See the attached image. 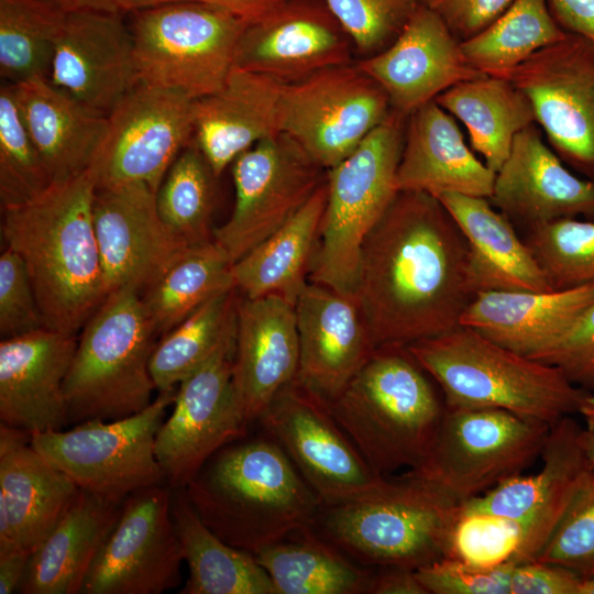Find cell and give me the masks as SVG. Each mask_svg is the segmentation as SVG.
I'll return each mask as SVG.
<instances>
[{"instance_id":"obj_1","label":"cell","mask_w":594,"mask_h":594,"mask_svg":"<svg viewBox=\"0 0 594 594\" xmlns=\"http://www.w3.org/2000/svg\"><path fill=\"white\" fill-rule=\"evenodd\" d=\"M354 295L376 348L461 326L475 295L469 245L437 197L398 191L362 244Z\"/></svg>"},{"instance_id":"obj_2","label":"cell","mask_w":594,"mask_h":594,"mask_svg":"<svg viewBox=\"0 0 594 594\" xmlns=\"http://www.w3.org/2000/svg\"><path fill=\"white\" fill-rule=\"evenodd\" d=\"M97 160L23 205L2 208L7 248L24 262L47 329L76 334L107 298L94 224Z\"/></svg>"},{"instance_id":"obj_3","label":"cell","mask_w":594,"mask_h":594,"mask_svg":"<svg viewBox=\"0 0 594 594\" xmlns=\"http://www.w3.org/2000/svg\"><path fill=\"white\" fill-rule=\"evenodd\" d=\"M185 490L207 527L252 554L311 526L321 506L266 432L220 449Z\"/></svg>"},{"instance_id":"obj_4","label":"cell","mask_w":594,"mask_h":594,"mask_svg":"<svg viewBox=\"0 0 594 594\" xmlns=\"http://www.w3.org/2000/svg\"><path fill=\"white\" fill-rule=\"evenodd\" d=\"M429 374L405 344L377 346L329 408L381 475L427 461L443 414Z\"/></svg>"},{"instance_id":"obj_5","label":"cell","mask_w":594,"mask_h":594,"mask_svg":"<svg viewBox=\"0 0 594 594\" xmlns=\"http://www.w3.org/2000/svg\"><path fill=\"white\" fill-rule=\"evenodd\" d=\"M446 406L496 408L552 425L579 413L588 391L557 367L508 350L471 328L407 345Z\"/></svg>"},{"instance_id":"obj_6","label":"cell","mask_w":594,"mask_h":594,"mask_svg":"<svg viewBox=\"0 0 594 594\" xmlns=\"http://www.w3.org/2000/svg\"><path fill=\"white\" fill-rule=\"evenodd\" d=\"M460 504L407 471L371 494L320 506L311 528L362 565L416 571L444 558Z\"/></svg>"},{"instance_id":"obj_7","label":"cell","mask_w":594,"mask_h":594,"mask_svg":"<svg viewBox=\"0 0 594 594\" xmlns=\"http://www.w3.org/2000/svg\"><path fill=\"white\" fill-rule=\"evenodd\" d=\"M156 334L138 290L107 296L82 327L65 378L70 424L120 419L154 400L150 360Z\"/></svg>"},{"instance_id":"obj_8","label":"cell","mask_w":594,"mask_h":594,"mask_svg":"<svg viewBox=\"0 0 594 594\" xmlns=\"http://www.w3.org/2000/svg\"><path fill=\"white\" fill-rule=\"evenodd\" d=\"M406 120L392 110L348 157L327 170V204L310 282L355 294L362 244L398 194Z\"/></svg>"},{"instance_id":"obj_9","label":"cell","mask_w":594,"mask_h":594,"mask_svg":"<svg viewBox=\"0 0 594 594\" xmlns=\"http://www.w3.org/2000/svg\"><path fill=\"white\" fill-rule=\"evenodd\" d=\"M132 13L138 85L193 100L223 86L249 24L226 8L195 1L167 2Z\"/></svg>"},{"instance_id":"obj_10","label":"cell","mask_w":594,"mask_h":594,"mask_svg":"<svg viewBox=\"0 0 594 594\" xmlns=\"http://www.w3.org/2000/svg\"><path fill=\"white\" fill-rule=\"evenodd\" d=\"M176 392H160L146 408L120 419H90L69 430L32 433L31 443L78 488L123 503L139 490L166 483L155 438Z\"/></svg>"},{"instance_id":"obj_11","label":"cell","mask_w":594,"mask_h":594,"mask_svg":"<svg viewBox=\"0 0 594 594\" xmlns=\"http://www.w3.org/2000/svg\"><path fill=\"white\" fill-rule=\"evenodd\" d=\"M550 426L503 409L446 406L427 461L410 472L462 503L528 468Z\"/></svg>"},{"instance_id":"obj_12","label":"cell","mask_w":594,"mask_h":594,"mask_svg":"<svg viewBox=\"0 0 594 594\" xmlns=\"http://www.w3.org/2000/svg\"><path fill=\"white\" fill-rule=\"evenodd\" d=\"M257 421L282 447L321 506L360 498L388 480L366 462L328 402L297 378L276 395Z\"/></svg>"},{"instance_id":"obj_13","label":"cell","mask_w":594,"mask_h":594,"mask_svg":"<svg viewBox=\"0 0 594 594\" xmlns=\"http://www.w3.org/2000/svg\"><path fill=\"white\" fill-rule=\"evenodd\" d=\"M391 111L383 88L356 63H349L284 84L280 132L328 170L348 157Z\"/></svg>"},{"instance_id":"obj_14","label":"cell","mask_w":594,"mask_h":594,"mask_svg":"<svg viewBox=\"0 0 594 594\" xmlns=\"http://www.w3.org/2000/svg\"><path fill=\"white\" fill-rule=\"evenodd\" d=\"M530 100L563 163L594 180V40L568 33L498 75Z\"/></svg>"},{"instance_id":"obj_15","label":"cell","mask_w":594,"mask_h":594,"mask_svg":"<svg viewBox=\"0 0 594 594\" xmlns=\"http://www.w3.org/2000/svg\"><path fill=\"white\" fill-rule=\"evenodd\" d=\"M322 169L285 133L257 142L232 163L234 206L215 242L237 262L301 209L324 182Z\"/></svg>"},{"instance_id":"obj_16","label":"cell","mask_w":594,"mask_h":594,"mask_svg":"<svg viewBox=\"0 0 594 594\" xmlns=\"http://www.w3.org/2000/svg\"><path fill=\"white\" fill-rule=\"evenodd\" d=\"M167 483L129 495L80 594H161L182 582L184 561Z\"/></svg>"},{"instance_id":"obj_17","label":"cell","mask_w":594,"mask_h":594,"mask_svg":"<svg viewBox=\"0 0 594 594\" xmlns=\"http://www.w3.org/2000/svg\"><path fill=\"white\" fill-rule=\"evenodd\" d=\"M234 349L235 336L178 385L157 431L155 454L172 488L186 487L216 452L246 436L250 424L232 384Z\"/></svg>"},{"instance_id":"obj_18","label":"cell","mask_w":594,"mask_h":594,"mask_svg":"<svg viewBox=\"0 0 594 594\" xmlns=\"http://www.w3.org/2000/svg\"><path fill=\"white\" fill-rule=\"evenodd\" d=\"M194 101L140 84L131 89L108 114V133L96 158L98 187L144 183L157 193L194 140Z\"/></svg>"},{"instance_id":"obj_19","label":"cell","mask_w":594,"mask_h":594,"mask_svg":"<svg viewBox=\"0 0 594 594\" xmlns=\"http://www.w3.org/2000/svg\"><path fill=\"white\" fill-rule=\"evenodd\" d=\"M156 194L144 183L97 187L94 224L108 294L143 293L190 246L161 218Z\"/></svg>"},{"instance_id":"obj_20","label":"cell","mask_w":594,"mask_h":594,"mask_svg":"<svg viewBox=\"0 0 594 594\" xmlns=\"http://www.w3.org/2000/svg\"><path fill=\"white\" fill-rule=\"evenodd\" d=\"M581 432L570 416L559 419L550 426L538 472L514 475L461 503L465 508L509 518L520 526L522 547L518 563L535 560L591 468Z\"/></svg>"},{"instance_id":"obj_21","label":"cell","mask_w":594,"mask_h":594,"mask_svg":"<svg viewBox=\"0 0 594 594\" xmlns=\"http://www.w3.org/2000/svg\"><path fill=\"white\" fill-rule=\"evenodd\" d=\"M353 48L324 0H286L245 26L233 66L289 84L352 63Z\"/></svg>"},{"instance_id":"obj_22","label":"cell","mask_w":594,"mask_h":594,"mask_svg":"<svg viewBox=\"0 0 594 594\" xmlns=\"http://www.w3.org/2000/svg\"><path fill=\"white\" fill-rule=\"evenodd\" d=\"M356 64L406 119L447 89L486 75L468 62L461 41L441 18L421 4L386 48Z\"/></svg>"},{"instance_id":"obj_23","label":"cell","mask_w":594,"mask_h":594,"mask_svg":"<svg viewBox=\"0 0 594 594\" xmlns=\"http://www.w3.org/2000/svg\"><path fill=\"white\" fill-rule=\"evenodd\" d=\"M122 12H68L48 80L105 114L138 85L133 38Z\"/></svg>"},{"instance_id":"obj_24","label":"cell","mask_w":594,"mask_h":594,"mask_svg":"<svg viewBox=\"0 0 594 594\" xmlns=\"http://www.w3.org/2000/svg\"><path fill=\"white\" fill-rule=\"evenodd\" d=\"M297 380L326 400L339 396L376 346L354 295L308 282L295 302Z\"/></svg>"},{"instance_id":"obj_25","label":"cell","mask_w":594,"mask_h":594,"mask_svg":"<svg viewBox=\"0 0 594 594\" xmlns=\"http://www.w3.org/2000/svg\"><path fill=\"white\" fill-rule=\"evenodd\" d=\"M490 201L525 229L562 218L594 220V180L573 174L534 123L516 135Z\"/></svg>"},{"instance_id":"obj_26","label":"cell","mask_w":594,"mask_h":594,"mask_svg":"<svg viewBox=\"0 0 594 594\" xmlns=\"http://www.w3.org/2000/svg\"><path fill=\"white\" fill-rule=\"evenodd\" d=\"M78 338L47 328L1 339L0 421L30 435L70 424L64 393Z\"/></svg>"},{"instance_id":"obj_27","label":"cell","mask_w":594,"mask_h":594,"mask_svg":"<svg viewBox=\"0 0 594 594\" xmlns=\"http://www.w3.org/2000/svg\"><path fill=\"white\" fill-rule=\"evenodd\" d=\"M298 367L295 306L276 295L237 300L232 384L249 424L297 377Z\"/></svg>"},{"instance_id":"obj_28","label":"cell","mask_w":594,"mask_h":594,"mask_svg":"<svg viewBox=\"0 0 594 594\" xmlns=\"http://www.w3.org/2000/svg\"><path fill=\"white\" fill-rule=\"evenodd\" d=\"M284 82L234 67L216 92L194 101V142L218 177L243 152L280 133Z\"/></svg>"},{"instance_id":"obj_29","label":"cell","mask_w":594,"mask_h":594,"mask_svg":"<svg viewBox=\"0 0 594 594\" xmlns=\"http://www.w3.org/2000/svg\"><path fill=\"white\" fill-rule=\"evenodd\" d=\"M496 173L466 145L454 117L435 100L406 120L396 172L398 191L455 193L488 198Z\"/></svg>"},{"instance_id":"obj_30","label":"cell","mask_w":594,"mask_h":594,"mask_svg":"<svg viewBox=\"0 0 594 594\" xmlns=\"http://www.w3.org/2000/svg\"><path fill=\"white\" fill-rule=\"evenodd\" d=\"M594 300V283L566 290L477 292L461 326L531 358L564 336Z\"/></svg>"},{"instance_id":"obj_31","label":"cell","mask_w":594,"mask_h":594,"mask_svg":"<svg viewBox=\"0 0 594 594\" xmlns=\"http://www.w3.org/2000/svg\"><path fill=\"white\" fill-rule=\"evenodd\" d=\"M12 88L52 183L74 177L95 162L108 133L107 114L54 86L48 78L34 77Z\"/></svg>"},{"instance_id":"obj_32","label":"cell","mask_w":594,"mask_h":594,"mask_svg":"<svg viewBox=\"0 0 594 594\" xmlns=\"http://www.w3.org/2000/svg\"><path fill=\"white\" fill-rule=\"evenodd\" d=\"M79 488L31 443V435L0 424V499L19 549L34 551L68 510Z\"/></svg>"},{"instance_id":"obj_33","label":"cell","mask_w":594,"mask_h":594,"mask_svg":"<svg viewBox=\"0 0 594 594\" xmlns=\"http://www.w3.org/2000/svg\"><path fill=\"white\" fill-rule=\"evenodd\" d=\"M469 245V278L485 290H553L514 223L488 198L443 193L436 196Z\"/></svg>"},{"instance_id":"obj_34","label":"cell","mask_w":594,"mask_h":594,"mask_svg":"<svg viewBox=\"0 0 594 594\" xmlns=\"http://www.w3.org/2000/svg\"><path fill=\"white\" fill-rule=\"evenodd\" d=\"M122 504L79 488L66 514L32 552L18 593L80 594Z\"/></svg>"},{"instance_id":"obj_35","label":"cell","mask_w":594,"mask_h":594,"mask_svg":"<svg viewBox=\"0 0 594 594\" xmlns=\"http://www.w3.org/2000/svg\"><path fill=\"white\" fill-rule=\"evenodd\" d=\"M327 196L324 179L285 224L233 263L235 289L251 299L276 295L295 306L308 283Z\"/></svg>"},{"instance_id":"obj_36","label":"cell","mask_w":594,"mask_h":594,"mask_svg":"<svg viewBox=\"0 0 594 594\" xmlns=\"http://www.w3.org/2000/svg\"><path fill=\"white\" fill-rule=\"evenodd\" d=\"M172 517L189 573L179 594H276L255 556L230 546L207 527L185 487L173 488Z\"/></svg>"},{"instance_id":"obj_37","label":"cell","mask_w":594,"mask_h":594,"mask_svg":"<svg viewBox=\"0 0 594 594\" xmlns=\"http://www.w3.org/2000/svg\"><path fill=\"white\" fill-rule=\"evenodd\" d=\"M435 101L466 127L472 150L495 173L508 157L516 135L536 123L528 97L499 76L462 81Z\"/></svg>"},{"instance_id":"obj_38","label":"cell","mask_w":594,"mask_h":594,"mask_svg":"<svg viewBox=\"0 0 594 594\" xmlns=\"http://www.w3.org/2000/svg\"><path fill=\"white\" fill-rule=\"evenodd\" d=\"M254 556L271 576L276 594H369L374 573L311 526Z\"/></svg>"},{"instance_id":"obj_39","label":"cell","mask_w":594,"mask_h":594,"mask_svg":"<svg viewBox=\"0 0 594 594\" xmlns=\"http://www.w3.org/2000/svg\"><path fill=\"white\" fill-rule=\"evenodd\" d=\"M232 265L215 240L188 246L141 296L157 334L215 296L235 289Z\"/></svg>"},{"instance_id":"obj_40","label":"cell","mask_w":594,"mask_h":594,"mask_svg":"<svg viewBox=\"0 0 594 594\" xmlns=\"http://www.w3.org/2000/svg\"><path fill=\"white\" fill-rule=\"evenodd\" d=\"M234 290L215 296L163 334L150 360V372L158 392L176 388L235 336Z\"/></svg>"},{"instance_id":"obj_41","label":"cell","mask_w":594,"mask_h":594,"mask_svg":"<svg viewBox=\"0 0 594 594\" xmlns=\"http://www.w3.org/2000/svg\"><path fill=\"white\" fill-rule=\"evenodd\" d=\"M565 34L554 20L548 0H514L492 24L461 42V46L474 68L498 75Z\"/></svg>"},{"instance_id":"obj_42","label":"cell","mask_w":594,"mask_h":594,"mask_svg":"<svg viewBox=\"0 0 594 594\" xmlns=\"http://www.w3.org/2000/svg\"><path fill=\"white\" fill-rule=\"evenodd\" d=\"M67 11L46 0H0V76L48 78Z\"/></svg>"},{"instance_id":"obj_43","label":"cell","mask_w":594,"mask_h":594,"mask_svg":"<svg viewBox=\"0 0 594 594\" xmlns=\"http://www.w3.org/2000/svg\"><path fill=\"white\" fill-rule=\"evenodd\" d=\"M216 177L193 140L174 161L157 190L161 218L190 245L213 240L210 222Z\"/></svg>"},{"instance_id":"obj_44","label":"cell","mask_w":594,"mask_h":594,"mask_svg":"<svg viewBox=\"0 0 594 594\" xmlns=\"http://www.w3.org/2000/svg\"><path fill=\"white\" fill-rule=\"evenodd\" d=\"M553 290L594 283V220L562 218L525 229L522 237Z\"/></svg>"},{"instance_id":"obj_45","label":"cell","mask_w":594,"mask_h":594,"mask_svg":"<svg viewBox=\"0 0 594 594\" xmlns=\"http://www.w3.org/2000/svg\"><path fill=\"white\" fill-rule=\"evenodd\" d=\"M52 179L22 118L11 84L0 87L1 208L41 196Z\"/></svg>"},{"instance_id":"obj_46","label":"cell","mask_w":594,"mask_h":594,"mask_svg":"<svg viewBox=\"0 0 594 594\" xmlns=\"http://www.w3.org/2000/svg\"><path fill=\"white\" fill-rule=\"evenodd\" d=\"M521 547V528L516 521L460 504L444 558L479 568H496L518 563Z\"/></svg>"},{"instance_id":"obj_47","label":"cell","mask_w":594,"mask_h":594,"mask_svg":"<svg viewBox=\"0 0 594 594\" xmlns=\"http://www.w3.org/2000/svg\"><path fill=\"white\" fill-rule=\"evenodd\" d=\"M534 561L594 578V469L583 475L569 506Z\"/></svg>"},{"instance_id":"obj_48","label":"cell","mask_w":594,"mask_h":594,"mask_svg":"<svg viewBox=\"0 0 594 594\" xmlns=\"http://www.w3.org/2000/svg\"><path fill=\"white\" fill-rule=\"evenodd\" d=\"M365 57L386 48L418 7L417 0H324Z\"/></svg>"},{"instance_id":"obj_49","label":"cell","mask_w":594,"mask_h":594,"mask_svg":"<svg viewBox=\"0 0 594 594\" xmlns=\"http://www.w3.org/2000/svg\"><path fill=\"white\" fill-rule=\"evenodd\" d=\"M46 328L22 258L6 248L0 256V336H23Z\"/></svg>"},{"instance_id":"obj_50","label":"cell","mask_w":594,"mask_h":594,"mask_svg":"<svg viewBox=\"0 0 594 594\" xmlns=\"http://www.w3.org/2000/svg\"><path fill=\"white\" fill-rule=\"evenodd\" d=\"M514 564L479 568L443 558L416 574L428 594H510Z\"/></svg>"},{"instance_id":"obj_51","label":"cell","mask_w":594,"mask_h":594,"mask_svg":"<svg viewBox=\"0 0 594 594\" xmlns=\"http://www.w3.org/2000/svg\"><path fill=\"white\" fill-rule=\"evenodd\" d=\"M530 359L557 366L581 388L594 389V300L564 336Z\"/></svg>"},{"instance_id":"obj_52","label":"cell","mask_w":594,"mask_h":594,"mask_svg":"<svg viewBox=\"0 0 594 594\" xmlns=\"http://www.w3.org/2000/svg\"><path fill=\"white\" fill-rule=\"evenodd\" d=\"M417 1L439 15L454 36L463 42L492 24L514 0Z\"/></svg>"},{"instance_id":"obj_53","label":"cell","mask_w":594,"mask_h":594,"mask_svg":"<svg viewBox=\"0 0 594 594\" xmlns=\"http://www.w3.org/2000/svg\"><path fill=\"white\" fill-rule=\"evenodd\" d=\"M582 579L563 566L529 561L514 564L510 594H579Z\"/></svg>"},{"instance_id":"obj_54","label":"cell","mask_w":594,"mask_h":594,"mask_svg":"<svg viewBox=\"0 0 594 594\" xmlns=\"http://www.w3.org/2000/svg\"><path fill=\"white\" fill-rule=\"evenodd\" d=\"M176 1H195L219 6L230 10L251 23L266 15L286 0H117L120 12H133L140 9Z\"/></svg>"},{"instance_id":"obj_55","label":"cell","mask_w":594,"mask_h":594,"mask_svg":"<svg viewBox=\"0 0 594 594\" xmlns=\"http://www.w3.org/2000/svg\"><path fill=\"white\" fill-rule=\"evenodd\" d=\"M548 4L565 32L594 40V0H548Z\"/></svg>"},{"instance_id":"obj_56","label":"cell","mask_w":594,"mask_h":594,"mask_svg":"<svg viewBox=\"0 0 594 594\" xmlns=\"http://www.w3.org/2000/svg\"><path fill=\"white\" fill-rule=\"evenodd\" d=\"M369 594H428L415 570L374 569Z\"/></svg>"},{"instance_id":"obj_57","label":"cell","mask_w":594,"mask_h":594,"mask_svg":"<svg viewBox=\"0 0 594 594\" xmlns=\"http://www.w3.org/2000/svg\"><path fill=\"white\" fill-rule=\"evenodd\" d=\"M31 554L24 549L0 553V594L18 592Z\"/></svg>"},{"instance_id":"obj_58","label":"cell","mask_w":594,"mask_h":594,"mask_svg":"<svg viewBox=\"0 0 594 594\" xmlns=\"http://www.w3.org/2000/svg\"><path fill=\"white\" fill-rule=\"evenodd\" d=\"M55 3L67 12L100 11L120 12L117 0H46Z\"/></svg>"},{"instance_id":"obj_59","label":"cell","mask_w":594,"mask_h":594,"mask_svg":"<svg viewBox=\"0 0 594 594\" xmlns=\"http://www.w3.org/2000/svg\"><path fill=\"white\" fill-rule=\"evenodd\" d=\"M581 414L586 422L585 430L594 433V393H587L580 408Z\"/></svg>"},{"instance_id":"obj_60","label":"cell","mask_w":594,"mask_h":594,"mask_svg":"<svg viewBox=\"0 0 594 594\" xmlns=\"http://www.w3.org/2000/svg\"><path fill=\"white\" fill-rule=\"evenodd\" d=\"M581 442L585 451L586 458L594 469V433L586 431L585 429L581 432Z\"/></svg>"},{"instance_id":"obj_61","label":"cell","mask_w":594,"mask_h":594,"mask_svg":"<svg viewBox=\"0 0 594 594\" xmlns=\"http://www.w3.org/2000/svg\"><path fill=\"white\" fill-rule=\"evenodd\" d=\"M579 594H594V578L582 581Z\"/></svg>"}]
</instances>
